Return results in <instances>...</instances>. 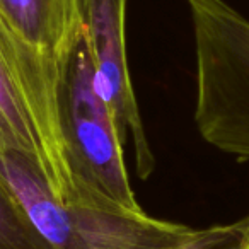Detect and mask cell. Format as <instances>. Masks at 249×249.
Masks as SVG:
<instances>
[{
    "label": "cell",
    "instance_id": "cell-1",
    "mask_svg": "<svg viewBox=\"0 0 249 249\" xmlns=\"http://www.w3.org/2000/svg\"><path fill=\"white\" fill-rule=\"evenodd\" d=\"M82 31L80 0H0V36L26 90L60 198L75 193L62 132L60 99Z\"/></svg>",
    "mask_w": 249,
    "mask_h": 249
},
{
    "label": "cell",
    "instance_id": "cell-2",
    "mask_svg": "<svg viewBox=\"0 0 249 249\" xmlns=\"http://www.w3.org/2000/svg\"><path fill=\"white\" fill-rule=\"evenodd\" d=\"M0 178L52 249H173L195 231L145 210H130L86 188L56 196L38 164L18 150L0 149Z\"/></svg>",
    "mask_w": 249,
    "mask_h": 249
},
{
    "label": "cell",
    "instance_id": "cell-3",
    "mask_svg": "<svg viewBox=\"0 0 249 249\" xmlns=\"http://www.w3.org/2000/svg\"><path fill=\"white\" fill-rule=\"evenodd\" d=\"M196 53L195 123L205 142L249 159V19L224 0H188Z\"/></svg>",
    "mask_w": 249,
    "mask_h": 249
},
{
    "label": "cell",
    "instance_id": "cell-4",
    "mask_svg": "<svg viewBox=\"0 0 249 249\" xmlns=\"http://www.w3.org/2000/svg\"><path fill=\"white\" fill-rule=\"evenodd\" d=\"M60 120L75 188L97 191L130 210H143L126 173L116 116L97 87L86 29L67 69Z\"/></svg>",
    "mask_w": 249,
    "mask_h": 249
},
{
    "label": "cell",
    "instance_id": "cell-5",
    "mask_svg": "<svg viewBox=\"0 0 249 249\" xmlns=\"http://www.w3.org/2000/svg\"><path fill=\"white\" fill-rule=\"evenodd\" d=\"M124 4L126 0H80L97 87L116 116L123 143L132 135L137 176L149 179L156 169V157L130 79L124 45Z\"/></svg>",
    "mask_w": 249,
    "mask_h": 249
},
{
    "label": "cell",
    "instance_id": "cell-6",
    "mask_svg": "<svg viewBox=\"0 0 249 249\" xmlns=\"http://www.w3.org/2000/svg\"><path fill=\"white\" fill-rule=\"evenodd\" d=\"M0 149L18 150L31 157L55 193V178L48 154L29 109L26 90L9 50L0 36ZM56 195V193H55Z\"/></svg>",
    "mask_w": 249,
    "mask_h": 249
},
{
    "label": "cell",
    "instance_id": "cell-7",
    "mask_svg": "<svg viewBox=\"0 0 249 249\" xmlns=\"http://www.w3.org/2000/svg\"><path fill=\"white\" fill-rule=\"evenodd\" d=\"M0 249H52L12 190L0 178Z\"/></svg>",
    "mask_w": 249,
    "mask_h": 249
},
{
    "label": "cell",
    "instance_id": "cell-8",
    "mask_svg": "<svg viewBox=\"0 0 249 249\" xmlns=\"http://www.w3.org/2000/svg\"><path fill=\"white\" fill-rule=\"evenodd\" d=\"M249 237V215L231 224L195 229L193 234L173 249H241Z\"/></svg>",
    "mask_w": 249,
    "mask_h": 249
},
{
    "label": "cell",
    "instance_id": "cell-9",
    "mask_svg": "<svg viewBox=\"0 0 249 249\" xmlns=\"http://www.w3.org/2000/svg\"><path fill=\"white\" fill-rule=\"evenodd\" d=\"M241 249H249V237H248V241L244 242V244H242V248Z\"/></svg>",
    "mask_w": 249,
    "mask_h": 249
}]
</instances>
